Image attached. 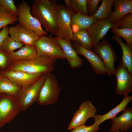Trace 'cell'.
<instances>
[{
	"instance_id": "obj_1",
	"label": "cell",
	"mask_w": 132,
	"mask_h": 132,
	"mask_svg": "<svg viewBox=\"0 0 132 132\" xmlns=\"http://www.w3.org/2000/svg\"><path fill=\"white\" fill-rule=\"evenodd\" d=\"M58 7L56 0H34L31 9L32 14L43 26L45 31L54 35L57 34Z\"/></svg>"
},
{
	"instance_id": "obj_2",
	"label": "cell",
	"mask_w": 132,
	"mask_h": 132,
	"mask_svg": "<svg viewBox=\"0 0 132 132\" xmlns=\"http://www.w3.org/2000/svg\"><path fill=\"white\" fill-rule=\"evenodd\" d=\"M56 60L46 56H37L29 60L15 62L7 70L21 71L31 74L51 73L55 69Z\"/></svg>"
},
{
	"instance_id": "obj_3",
	"label": "cell",
	"mask_w": 132,
	"mask_h": 132,
	"mask_svg": "<svg viewBox=\"0 0 132 132\" xmlns=\"http://www.w3.org/2000/svg\"><path fill=\"white\" fill-rule=\"evenodd\" d=\"M60 91V87L55 76L51 73H47L36 102L42 106L53 104L57 100Z\"/></svg>"
},
{
	"instance_id": "obj_4",
	"label": "cell",
	"mask_w": 132,
	"mask_h": 132,
	"mask_svg": "<svg viewBox=\"0 0 132 132\" xmlns=\"http://www.w3.org/2000/svg\"><path fill=\"white\" fill-rule=\"evenodd\" d=\"M22 110L16 97L0 94V129L10 122Z\"/></svg>"
},
{
	"instance_id": "obj_5",
	"label": "cell",
	"mask_w": 132,
	"mask_h": 132,
	"mask_svg": "<svg viewBox=\"0 0 132 132\" xmlns=\"http://www.w3.org/2000/svg\"><path fill=\"white\" fill-rule=\"evenodd\" d=\"M34 46L37 56H46L56 60L65 59L62 48L55 38L40 36Z\"/></svg>"
},
{
	"instance_id": "obj_6",
	"label": "cell",
	"mask_w": 132,
	"mask_h": 132,
	"mask_svg": "<svg viewBox=\"0 0 132 132\" xmlns=\"http://www.w3.org/2000/svg\"><path fill=\"white\" fill-rule=\"evenodd\" d=\"M47 73L43 74L34 83L22 87L17 97L22 110H25L37 101Z\"/></svg>"
},
{
	"instance_id": "obj_7",
	"label": "cell",
	"mask_w": 132,
	"mask_h": 132,
	"mask_svg": "<svg viewBox=\"0 0 132 132\" xmlns=\"http://www.w3.org/2000/svg\"><path fill=\"white\" fill-rule=\"evenodd\" d=\"M17 21L23 27L31 30L40 36L47 35V32L42 28L38 20L32 14L31 7L26 1L22 0L18 7Z\"/></svg>"
},
{
	"instance_id": "obj_8",
	"label": "cell",
	"mask_w": 132,
	"mask_h": 132,
	"mask_svg": "<svg viewBox=\"0 0 132 132\" xmlns=\"http://www.w3.org/2000/svg\"><path fill=\"white\" fill-rule=\"evenodd\" d=\"M73 12L66 5H58L56 36L66 40L72 41L73 33L71 28L72 16Z\"/></svg>"
},
{
	"instance_id": "obj_9",
	"label": "cell",
	"mask_w": 132,
	"mask_h": 132,
	"mask_svg": "<svg viewBox=\"0 0 132 132\" xmlns=\"http://www.w3.org/2000/svg\"><path fill=\"white\" fill-rule=\"evenodd\" d=\"M94 47V51L99 56L103 62L106 74L112 77L115 74L114 64L117 59L112 44L103 39Z\"/></svg>"
},
{
	"instance_id": "obj_10",
	"label": "cell",
	"mask_w": 132,
	"mask_h": 132,
	"mask_svg": "<svg viewBox=\"0 0 132 132\" xmlns=\"http://www.w3.org/2000/svg\"><path fill=\"white\" fill-rule=\"evenodd\" d=\"M115 72L114 75L117 81L116 93L119 95H128L132 91V74L129 72L121 60Z\"/></svg>"
},
{
	"instance_id": "obj_11",
	"label": "cell",
	"mask_w": 132,
	"mask_h": 132,
	"mask_svg": "<svg viewBox=\"0 0 132 132\" xmlns=\"http://www.w3.org/2000/svg\"><path fill=\"white\" fill-rule=\"evenodd\" d=\"M97 111L96 107L90 100L84 101L75 112L67 127V130L69 131L77 126L85 124L88 119L95 116Z\"/></svg>"
},
{
	"instance_id": "obj_12",
	"label": "cell",
	"mask_w": 132,
	"mask_h": 132,
	"mask_svg": "<svg viewBox=\"0 0 132 132\" xmlns=\"http://www.w3.org/2000/svg\"><path fill=\"white\" fill-rule=\"evenodd\" d=\"M10 37L16 41L24 45L34 46L40 36L33 31L19 23L9 28Z\"/></svg>"
},
{
	"instance_id": "obj_13",
	"label": "cell",
	"mask_w": 132,
	"mask_h": 132,
	"mask_svg": "<svg viewBox=\"0 0 132 132\" xmlns=\"http://www.w3.org/2000/svg\"><path fill=\"white\" fill-rule=\"evenodd\" d=\"M72 44L77 54L83 56L88 61L96 75H104L106 74L103 62L97 53L75 42H73Z\"/></svg>"
},
{
	"instance_id": "obj_14",
	"label": "cell",
	"mask_w": 132,
	"mask_h": 132,
	"mask_svg": "<svg viewBox=\"0 0 132 132\" xmlns=\"http://www.w3.org/2000/svg\"><path fill=\"white\" fill-rule=\"evenodd\" d=\"M0 74L21 87L34 83L43 74H31L21 71L9 70L0 71Z\"/></svg>"
},
{
	"instance_id": "obj_15",
	"label": "cell",
	"mask_w": 132,
	"mask_h": 132,
	"mask_svg": "<svg viewBox=\"0 0 132 132\" xmlns=\"http://www.w3.org/2000/svg\"><path fill=\"white\" fill-rule=\"evenodd\" d=\"M115 25L109 19L98 20L87 29L91 37L93 47L98 44L109 30Z\"/></svg>"
},
{
	"instance_id": "obj_16",
	"label": "cell",
	"mask_w": 132,
	"mask_h": 132,
	"mask_svg": "<svg viewBox=\"0 0 132 132\" xmlns=\"http://www.w3.org/2000/svg\"><path fill=\"white\" fill-rule=\"evenodd\" d=\"M61 45L66 59L71 68L81 67L83 64V60L78 56L71 41L61 38H55Z\"/></svg>"
},
{
	"instance_id": "obj_17",
	"label": "cell",
	"mask_w": 132,
	"mask_h": 132,
	"mask_svg": "<svg viewBox=\"0 0 132 132\" xmlns=\"http://www.w3.org/2000/svg\"><path fill=\"white\" fill-rule=\"evenodd\" d=\"M123 111L121 115L111 119L112 125L110 132H114L118 131L126 132L132 128V108H126Z\"/></svg>"
},
{
	"instance_id": "obj_18",
	"label": "cell",
	"mask_w": 132,
	"mask_h": 132,
	"mask_svg": "<svg viewBox=\"0 0 132 132\" xmlns=\"http://www.w3.org/2000/svg\"><path fill=\"white\" fill-rule=\"evenodd\" d=\"M114 11L109 19L115 25L126 15L132 13V0H114Z\"/></svg>"
},
{
	"instance_id": "obj_19",
	"label": "cell",
	"mask_w": 132,
	"mask_h": 132,
	"mask_svg": "<svg viewBox=\"0 0 132 132\" xmlns=\"http://www.w3.org/2000/svg\"><path fill=\"white\" fill-rule=\"evenodd\" d=\"M132 99V96H129L128 95L124 96L123 99L121 102L108 113L103 115H95L94 117V122L93 124L96 126H99L105 120L115 118L119 113L125 109L127 105Z\"/></svg>"
},
{
	"instance_id": "obj_20",
	"label": "cell",
	"mask_w": 132,
	"mask_h": 132,
	"mask_svg": "<svg viewBox=\"0 0 132 132\" xmlns=\"http://www.w3.org/2000/svg\"><path fill=\"white\" fill-rule=\"evenodd\" d=\"M98 20L91 16L84 15L78 12L72 14L71 28L74 33L80 30L87 29Z\"/></svg>"
},
{
	"instance_id": "obj_21",
	"label": "cell",
	"mask_w": 132,
	"mask_h": 132,
	"mask_svg": "<svg viewBox=\"0 0 132 132\" xmlns=\"http://www.w3.org/2000/svg\"><path fill=\"white\" fill-rule=\"evenodd\" d=\"M9 58L15 62L24 61L33 59L37 56L34 46L25 45L18 51L9 54Z\"/></svg>"
},
{
	"instance_id": "obj_22",
	"label": "cell",
	"mask_w": 132,
	"mask_h": 132,
	"mask_svg": "<svg viewBox=\"0 0 132 132\" xmlns=\"http://www.w3.org/2000/svg\"><path fill=\"white\" fill-rule=\"evenodd\" d=\"M111 38L120 45L122 51L121 60L129 72L132 74V46L124 43L120 38L115 35Z\"/></svg>"
},
{
	"instance_id": "obj_23",
	"label": "cell",
	"mask_w": 132,
	"mask_h": 132,
	"mask_svg": "<svg viewBox=\"0 0 132 132\" xmlns=\"http://www.w3.org/2000/svg\"><path fill=\"white\" fill-rule=\"evenodd\" d=\"M21 87L0 74V94L17 97Z\"/></svg>"
},
{
	"instance_id": "obj_24",
	"label": "cell",
	"mask_w": 132,
	"mask_h": 132,
	"mask_svg": "<svg viewBox=\"0 0 132 132\" xmlns=\"http://www.w3.org/2000/svg\"><path fill=\"white\" fill-rule=\"evenodd\" d=\"M72 41L89 50H91L93 47L91 37L87 29L79 30L74 33Z\"/></svg>"
},
{
	"instance_id": "obj_25",
	"label": "cell",
	"mask_w": 132,
	"mask_h": 132,
	"mask_svg": "<svg viewBox=\"0 0 132 132\" xmlns=\"http://www.w3.org/2000/svg\"><path fill=\"white\" fill-rule=\"evenodd\" d=\"M114 0H102L95 13L91 16L98 20L109 19L111 15Z\"/></svg>"
},
{
	"instance_id": "obj_26",
	"label": "cell",
	"mask_w": 132,
	"mask_h": 132,
	"mask_svg": "<svg viewBox=\"0 0 132 132\" xmlns=\"http://www.w3.org/2000/svg\"><path fill=\"white\" fill-rule=\"evenodd\" d=\"M17 15L7 11L0 6V32L1 29L17 21Z\"/></svg>"
},
{
	"instance_id": "obj_27",
	"label": "cell",
	"mask_w": 132,
	"mask_h": 132,
	"mask_svg": "<svg viewBox=\"0 0 132 132\" xmlns=\"http://www.w3.org/2000/svg\"><path fill=\"white\" fill-rule=\"evenodd\" d=\"M24 45L18 43L8 36L5 40L1 47L2 50L8 55L16 49L20 48Z\"/></svg>"
},
{
	"instance_id": "obj_28",
	"label": "cell",
	"mask_w": 132,
	"mask_h": 132,
	"mask_svg": "<svg viewBox=\"0 0 132 132\" xmlns=\"http://www.w3.org/2000/svg\"><path fill=\"white\" fill-rule=\"evenodd\" d=\"M111 29L114 35L120 38H123L126 44L132 46V29H118L115 25Z\"/></svg>"
},
{
	"instance_id": "obj_29",
	"label": "cell",
	"mask_w": 132,
	"mask_h": 132,
	"mask_svg": "<svg viewBox=\"0 0 132 132\" xmlns=\"http://www.w3.org/2000/svg\"><path fill=\"white\" fill-rule=\"evenodd\" d=\"M70 9L73 13L78 12L88 16L87 9V0H70Z\"/></svg>"
},
{
	"instance_id": "obj_30",
	"label": "cell",
	"mask_w": 132,
	"mask_h": 132,
	"mask_svg": "<svg viewBox=\"0 0 132 132\" xmlns=\"http://www.w3.org/2000/svg\"><path fill=\"white\" fill-rule=\"evenodd\" d=\"M115 25L118 29H132V13L125 15Z\"/></svg>"
},
{
	"instance_id": "obj_31",
	"label": "cell",
	"mask_w": 132,
	"mask_h": 132,
	"mask_svg": "<svg viewBox=\"0 0 132 132\" xmlns=\"http://www.w3.org/2000/svg\"><path fill=\"white\" fill-rule=\"evenodd\" d=\"M0 6L8 12L17 15L18 8L15 5L13 0H0Z\"/></svg>"
},
{
	"instance_id": "obj_32",
	"label": "cell",
	"mask_w": 132,
	"mask_h": 132,
	"mask_svg": "<svg viewBox=\"0 0 132 132\" xmlns=\"http://www.w3.org/2000/svg\"><path fill=\"white\" fill-rule=\"evenodd\" d=\"M101 0H87V6L88 13L89 16L95 14L98 9V6Z\"/></svg>"
},
{
	"instance_id": "obj_33",
	"label": "cell",
	"mask_w": 132,
	"mask_h": 132,
	"mask_svg": "<svg viewBox=\"0 0 132 132\" xmlns=\"http://www.w3.org/2000/svg\"><path fill=\"white\" fill-rule=\"evenodd\" d=\"M100 128L99 126H96L93 124L89 126L84 124L75 128L71 132H96Z\"/></svg>"
},
{
	"instance_id": "obj_34",
	"label": "cell",
	"mask_w": 132,
	"mask_h": 132,
	"mask_svg": "<svg viewBox=\"0 0 132 132\" xmlns=\"http://www.w3.org/2000/svg\"><path fill=\"white\" fill-rule=\"evenodd\" d=\"M8 55L0 48V68L5 69L8 63Z\"/></svg>"
},
{
	"instance_id": "obj_35",
	"label": "cell",
	"mask_w": 132,
	"mask_h": 132,
	"mask_svg": "<svg viewBox=\"0 0 132 132\" xmlns=\"http://www.w3.org/2000/svg\"><path fill=\"white\" fill-rule=\"evenodd\" d=\"M9 28L7 26L3 27L0 32V48L8 36L9 33Z\"/></svg>"
},
{
	"instance_id": "obj_36",
	"label": "cell",
	"mask_w": 132,
	"mask_h": 132,
	"mask_svg": "<svg viewBox=\"0 0 132 132\" xmlns=\"http://www.w3.org/2000/svg\"><path fill=\"white\" fill-rule=\"evenodd\" d=\"M64 1L66 4V6L70 9V0H65Z\"/></svg>"
},
{
	"instance_id": "obj_37",
	"label": "cell",
	"mask_w": 132,
	"mask_h": 132,
	"mask_svg": "<svg viewBox=\"0 0 132 132\" xmlns=\"http://www.w3.org/2000/svg\"><path fill=\"white\" fill-rule=\"evenodd\" d=\"M121 132L120 131H116L115 132Z\"/></svg>"
},
{
	"instance_id": "obj_38",
	"label": "cell",
	"mask_w": 132,
	"mask_h": 132,
	"mask_svg": "<svg viewBox=\"0 0 132 132\" xmlns=\"http://www.w3.org/2000/svg\"></svg>"
},
{
	"instance_id": "obj_39",
	"label": "cell",
	"mask_w": 132,
	"mask_h": 132,
	"mask_svg": "<svg viewBox=\"0 0 132 132\" xmlns=\"http://www.w3.org/2000/svg\"></svg>"
}]
</instances>
